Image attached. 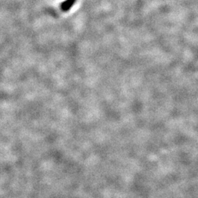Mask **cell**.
<instances>
[{"mask_svg":"<svg viewBox=\"0 0 198 198\" xmlns=\"http://www.w3.org/2000/svg\"><path fill=\"white\" fill-rule=\"evenodd\" d=\"M73 2H74V0H68L66 2H65L63 5H62V8H63V10H68L70 7H71V5H72Z\"/></svg>","mask_w":198,"mask_h":198,"instance_id":"cell-1","label":"cell"}]
</instances>
